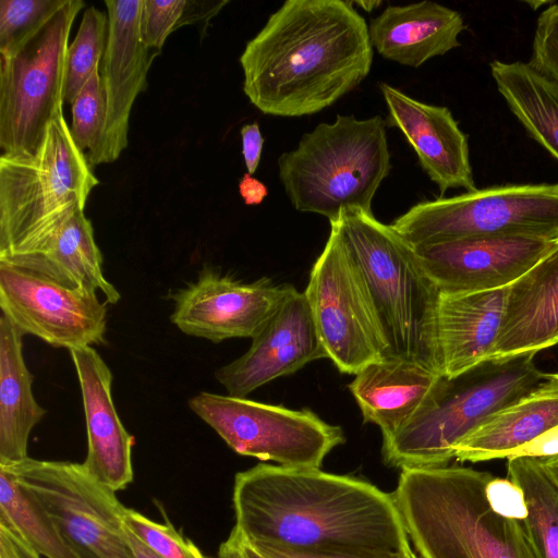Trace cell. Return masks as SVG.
I'll return each mask as SVG.
<instances>
[{
	"mask_svg": "<svg viewBox=\"0 0 558 558\" xmlns=\"http://www.w3.org/2000/svg\"><path fill=\"white\" fill-rule=\"evenodd\" d=\"M507 473L523 492L527 514L522 522L536 555L558 558V485L539 458L510 457Z\"/></svg>",
	"mask_w": 558,
	"mask_h": 558,
	"instance_id": "28",
	"label": "cell"
},
{
	"mask_svg": "<svg viewBox=\"0 0 558 558\" xmlns=\"http://www.w3.org/2000/svg\"><path fill=\"white\" fill-rule=\"evenodd\" d=\"M235 527L251 543L299 551L410 549L393 494L349 475L267 463L238 472Z\"/></svg>",
	"mask_w": 558,
	"mask_h": 558,
	"instance_id": "1",
	"label": "cell"
},
{
	"mask_svg": "<svg viewBox=\"0 0 558 558\" xmlns=\"http://www.w3.org/2000/svg\"><path fill=\"white\" fill-rule=\"evenodd\" d=\"M0 558H40L4 519L0 518Z\"/></svg>",
	"mask_w": 558,
	"mask_h": 558,
	"instance_id": "39",
	"label": "cell"
},
{
	"mask_svg": "<svg viewBox=\"0 0 558 558\" xmlns=\"http://www.w3.org/2000/svg\"><path fill=\"white\" fill-rule=\"evenodd\" d=\"M439 376L420 364L387 357L362 368L348 388L364 423L377 425L387 438L423 407Z\"/></svg>",
	"mask_w": 558,
	"mask_h": 558,
	"instance_id": "23",
	"label": "cell"
},
{
	"mask_svg": "<svg viewBox=\"0 0 558 558\" xmlns=\"http://www.w3.org/2000/svg\"><path fill=\"white\" fill-rule=\"evenodd\" d=\"M189 408L235 453L281 466L320 469L327 454L345 442L340 426L310 409L291 410L207 391L192 397Z\"/></svg>",
	"mask_w": 558,
	"mask_h": 558,
	"instance_id": "10",
	"label": "cell"
},
{
	"mask_svg": "<svg viewBox=\"0 0 558 558\" xmlns=\"http://www.w3.org/2000/svg\"><path fill=\"white\" fill-rule=\"evenodd\" d=\"M351 3L362 8L366 12H372L380 7L383 1H351Z\"/></svg>",
	"mask_w": 558,
	"mask_h": 558,
	"instance_id": "46",
	"label": "cell"
},
{
	"mask_svg": "<svg viewBox=\"0 0 558 558\" xmlns=\"http://www.w3.org/2000/svg\"><path fill=\"white\" fill-rule=\"evenodd\" d=\"M328 359L307 298L294 290L252 338L250 349L219 367L215 377L229 396L245 398L267 383Z\"/></svg>",
	"mask_w": 558,
	"mask_h": 558,
	"instance_id": "17",
	"label": "cell"
},
{
	"mask_svg": "<svg viewBox=\"0 0 558 558\" xmlns=\"http://www.w3.org/2000/svg\"><path fill=\"white\" fill-rule=\"evenodd\" d=\"M526 236H484L413 246L440 293L509 287L555 244Z\"/></svg>",
	"mask_w": 558,
	"mask_h": 558,
	"instance_id": "16",
	"label": "cell"
},
{
	"mask_svg": "<svg viewBox=\"0 0 558 558\" xmlns=\"http://www.w3.org/2000/svg\"><path fill=\"white\" fill-rule=\"evenodd\" d=\"M70 351L82 392L87 433V454L82 463L87 475L117 493L133 482L134 437L119 418L112 393V374L90 345Z\"/></svg>",
	"mask_w": 558,
	"mask_h": 558,
	"instance_id": "19",
	"label": "cell"
},
{
	"mask_svg": "<svg viewBox=\"0 0 558 558\" xmlns=\"http://www.w3.org/2000/svg\"><path fill=\"white\" fill-rule=\"evenodd\" d=\"M0 518L46 558H80L45 507L0 466Z\"/></svg>",
	"mask_w": 558,
	"mask_h": 558,
	"instance_id": "29",
	"label": "cell"
},
{
	"mask_svg": "<svg viewBox=\"0 0 558 558\" xmlns=\"http://www.w3.org/2000/svg\"><path fill=\"white\" fill-rule=\"evenodd\" d=\"M125 533L135 558H160L143 544L125 525Z\"/></svg>",
	"mask_w": 558,
	"mask_h": 558,
	"instance_id": "44",
	"label": "cell"
},
{
	"mask_svg": "<svg viewBox=\"0 0 558 558\" xmlns=\"http://www.w3.org/2000/svg\"><path fill=\"white\" fill-rule=\"evenodd\" d=\"M541 459V458H539ZM542 463L549 474V476L554 480V482L558 485V456L542 458Z\"/></svg>",
	"mask_w": 558,
	"mask_h": 558,
	"instance_id": "45",
	"label": "cell"
},
{
	"mask_svg": "<svg viewBox=\"0 0 558 558\" xmlns=\"http://www.w3.org/2000/svg\"><path fill=\"white\" fill-rule=\"evenodd\" d=\"M554 456H558V426L521 446L510 457H532L542 459Z\"/></svg>",
	"mask_w": 558,
	"mask_h": 558,
	"instance_id": "41",
	"label": "cell"
},
{
	"mask_svg": "<svg viewBox=\"0 0 558 558\" xmlns=\"http://www.w3.org/2000/svg\"><path fill=\"white\" fill-rule=\"evenodd\" d=\"M218 555L223 558H267L235 527L232 529L229 537L221 543Z\"/></svg>",
	"mask_w": 558,
	"mask_h": 558,
	"instance_id": "42",
	"label": "cell"
},
{
	"mask_svg": "<svg viewBox=\"0 0 558 558\" xmlns=\"http://www.w3.org/2000/svg\"><path fill=\"white\" fill-rule=\"evenodd\" d=\"M373 56L368 26L351 1L288 0L245 45L243 92L265 114H314L355 89Z\"/></svg>",
	"mask_w": 558,
	"mask_h": 558,
	"instance_id": "2",
	"label": "cell"
},
{
	"mask_svg": "<svg viewBox=\"0 0 558 558\" xmlns=\"http://www.w3.org/2000/svg\"><path fill=\"white\" fill-rule=\"evenodd\" d=\"M108 34L100 77L106 123L100 146L88 160L93 168L117 160L128 146L130 116L136 97L147 88V74L159 53L141 37L143 0H106Z\"/></svg>",
	"mask_w": 558,
	"mask_h": 558,
	"instance_id": "15",
	"label": "cell"
},
{
	"mask_svg": "<svg viewBox=\"0 0 558 558\" xmlns=\"http://www.w3.org/2000/svg\"><path fill=\"white\" fill-rule=\"evenodd\" d=\"M529 63L558 84V3L546 8L537 19Z\"/></svg>",
	"mask_w": 558,
	"mask_h": 558,
	"instance_id": "35",
	"label": "cell"
},
{
	"mask_svg": "<svg viewBox=\"0 0 558 558\" xmlns=\"http://www.w3.org/2000/svg\"><path fill=\"white\" fill-rule=\"evenodd\" d=\"M391 227L412 246L484 238L558 240V183L493 186L415 204Z\"/></svg>",
	"mask_w": 558,
	"mask_h": 558,
	"instance_id": "8",
	"label": "cell"
},
{
	"mask_svg": "<svg viewBox=\"0 0 558 558\" xmlns=\"http://www.w3.org/2000/svg\"><path fill=\"white\" fill-rule=\"evenodd\" d=\"M376 316L388 359L442 375L437 314L440 292L414 247L373 213L343 209L331 222Z\"/></svg>",
	"mask_w": 558,
	"mask_h": 558,
	"instance_id": "4",
	"label": "cell"
},
{
	"mask_svg": "<svg viewBox=\"0 0 558 558\" xmlns=\"http://www.w3.org/2000/svg\"><path fill=\"white\" fill-rule=\"evenodd\" d=\"M242 155L247 173L254 174L262 157L264 137L257 122L244 124L241 128Z\"/></svg>",
	"mask_w": 558,
	"mask_h": 558,
	"instance_id": "40",
	"label": "cell"
},
{
	"mask_svg": "<svg viewBox=\"0 0 558 558\" xmlns=\"http://www.w3.org/2000/svg\"><path fill=\"white\" fill-rule=\"evenodd\" d=\"M216 558H223V557H221L220 555H217V557H216Z\"/></svg>",
	"mask_w": 558,
	"mask_h": 558,
	"instance_id": "47",
	"label": "cell"
},
{
	"mask_svg": "<svg viewBox=\"0 0 558 558\" xmlns=\"http://www.w3.org/2000/svg\"><path fill=\"white\" fill-rule=\"evenodd\" d=\"M108 34V15L90 5L69 44L65 64L64 101L72 104L93 72L99 69Z\"/></svg>",
	"mask_w": 558,
	"mask_h": 558,
	"instance_id": "30",
	"label": "cell"
},
{
	"mask_svg": "<svg viewBox=\"0 0 558 558\" xmlns=\"http://www.w3.org/2000/svg\"><path fill=\"white\" fill-rule=\"evenodd\" d=\"M327 356L340 373L355 375L387 359V344L337 229L313 265L304 290Z\"/></svg>",
	"mask_w": 558,
	"mask_h": 558,
	"instance_id": "12",
	"label": "cell"
},
{
	"mask_svg": "<svg viewBox=\"0 0 558 558\" xmlns=\"http://www.w3.org/2000/svg\"><path fill=\"white\" fill-rule=\"evenodd\" d=\"M124 525L160 558H207L198 547L185 538L170 522L158 523L126 508Z\"/></svg>",
	"mask_w": 558,
	"mask_h": 558,
	"instance_id": "33",
	"label": "cell"
},
{
	"mask_svg": "<svg viewBox=\"0 0 558 558\" xmlns=\"http://www.w3.org/2000/svg\"><path fill=\"white\" fill-rule=\"evenodd\" d=\"M555 344H558V240L509 286L502 326L492 356L537 353Z\"/></svg>",
	"mask_w": 558,
	"mask_h": 558,
	"instance_id": "20",
	"label": "cell"
},
{
	"mask_svg": "<svg viewBox=\"0 0 558 558\" xmlns=\"http://www.w3.org/2000/svg\"><path fill=\"white\" fill-rule=\"evenodd\" d=\"M100 69L89 76L72 105V137L85 154L87 161L97 153L106 123V100Z\"/></svg>",
	"mask_w": 558,
	"mask_h": 558,
	"instance_id": "31",
	"label": "cell"
},
{
	"mask_svg": "<svg viewBox=\"0 0 558 558\" xmlns=\"http://www.w3.org/2000/svg\"><path fill=\"white\" fill-rule=\"evenodd\" d=\"M99 183L63 110L33 153L0 156V262L35 254Z\"/></svg>",
	"mask_w": 558,
	"mask_h": 558,
	"instance_id": "6",
	"label": "cell"
},
{
	"mask_svg": "<svg viewBox=\"0 0 558 558\" xmlns=\"http://www.w3.org/2000/svg\"><path fill=\"white\" fill-rule=\"evenodd\" d=\"M386 121L338 114L305 133L278 158L279 179L298 211L338 220L343 209L372 211L391 163Z\"/></svg>",
	"mask_w": 558,
	"mask_h": 558,
	"instance_id": "7",
	"label": "cell"
},
{
	"mask_svg": "<svg viewBox=\"0 0 558 558\" xmlns=\"http://www.w3.org/2000/svg\"><path fill=\"white\" fill-rule=\"evenodd\" d=\"M228 0L218 1H199L186 0L184 12L180 21L179 27L197 24L201 25L199 32L204 36L209 21L216 16L221 9L228 4Z\"/></svg>",
	"mask_w": 558,
	"mask_h": 558,
	"instance_id": "38",
	"label": "cell"
},
{
	"mask_svg": "<svg viewBox=\"0 0 558 558\" xmlns=\"http://www.w3.org/2000/svg\"><path fill=\"white\" fill-rule=\"evenodd\" d=\"M558 426V373H547L532 392L500 410L454 450L460 462L509 458L518 448Z\"/></svg>",
	"mask_w": 558,
	"mask_h": 558,
	"instance_id": "25",
	"label": "cell"
},
{
	"mask_svg": "<svg viewBox=\"0 0 558 558\" xmlns=\"http://www.w3.org/2000/svg\"><path fill=\"white\" fill-rule=\"evenodd\" d=\"M492 477L449 464L401 470L392 494L420 558H538L523 522L492 508Z\"/></svg>",
	"mask_w": 558,
	"mask_h": 558,
	"instance_id": "3",
	"label": "cell"
},
{
	"mask_svg": "<svg viewBox=\"0 0 558 558\" xmlns=\"http://www.w3.org/2000/svg\"><path fill=\"white\" fill-rule=\"evenodd\" d=\"M186 0H143L141 37L145 46L158 50L168 36L179 28Z\"/></svg>",
	"mask_w": 558,
	"mask_h": 558,
	"instance_id": "34",
	"label": "cell"
},
{
	"mask_svg": "<svg viewBox=\"0 0 558 558\" xmlns=\"http://www.w3.org/2000/svg\"><path fill=\"white\" fill-rule=\"evenodd\" d=\"M65 0H1L0 52L13 50L38 31Z\"/></svg>",
	"mask_w": 558,
	"mask_h": 558,
	"instance_id": "32",
	"label": "cell"
},
{
	"mask_svg": "<svg viewBox=\"0 0 558 558\" xmlns=\"http://www.w3.org/2000/svg\"><path fill=\"white\" fill-rule=\"evenodd\" d=\"M23 336L4 315L0 316V464L28 458V438L45 416L36 401L34 376L23 356Z\"/></svg>",
	"mask_w": 558,
	"mask_h": 558,
	"instance_id": "26",
	"label": "cell"
},
{
	"mask_svg": "<svg viewBox=\"0 0 558 558\" xmlns=\"http://www.w3.org/2000/svg\"><path fill=\"white\" fill-rule=\"evenodd\" d=\"M0 466L45 507L80 558H135L123 523L126 507L82 463L28 457Z\"/></svg>",
	"mask_w": 558,
	"mask_h": 558,
	"instance_id": "11",
	"label": "cell"
},
{
	"mask_svg": "<svg viewBox=\"0 0 558 558\" xmlns=\"http://www.w3.org/2000/svg\"><path fill=\"white\" fill-rule=\"evenodd\" d=\"M239 193L250 206L259 205L268 195L267 186L250 173H244L239 182Z\"/></svg>",
	"mask_w": 558,
	"mask_h": 558,
	"instance_id": "43",
	"label": "cell"
},
{
	"mask_svg": "<svg viewBox=\"0 0 558 558\" xmlns=\"http://www.w3.org/2000/svg\"><path fill=\"white\" fill-rule=\"evenodd\" d=\"M293 290L266 277L243 282L206 267L174 294L170 320L180 331L215 343L252 339Z\"/></svg>",
	"mask_w": 558,
	"mask_h": 558,
	"instance_id": "14",
	"label": "cell"
},
{
	"mask_svg": "<svg viewBox=\"0 0 558 558\" xmlns=\"http://www.w3.org/2000/svg\"><path fill=\"white\" fill-rule=\"evenodd\" d=\"M487 499L498 513L523 521L527 514L521 488L507 478L492 477L486 486Z\"/></svg>",
	"mask_w": 558,
	"mask_h": 558,
	"instance_id": "37",
	"label": "cell"
},
{
	"mask_svg": "<svg viewBox=\"0 0 558 558\" xmlns=\"http://www.w3.org/2000/svg\"><path fill=\"white\" fill-rule=\"evenodd\" d=\"M379 89L388 110L386 125L404 135L440 194L450 189L476 190L468 136L451 111L414 99L387 83H379Z\"/></svg>",
	"mask_w": 558,
	"mask_h": 558,
	"instance_id": "18",
	"label": "cell"
},
{
	"mask_svg": "<svg viewBox=\"0 0 558 558\" xmlns=\"http://www.w3.org/2000/svg\"><path fill=\"white\" fill-rule=\"evenodd\" d=\"M508 290L509 287L440 293L437 328L442 375H458L492 356L502 326Z\"/></svg>",
	"mask_w": 558,
	"mask_h": 558,
	"instance_id": "22",
	"label": "cell"
},
{
	"mask_svg": "<svg viewBox=\"0 0 558 558\" xmlns=\"http://www.w3.org/2000/svg\"><path fill=\"white\" fill-rule=\"evenodd\" d=\"M535 354L492 356L458 375H440L413 417L383 438L384 463L400 470L448 465L463 439L543 383L547 373L537 368Z\"/></svg>",
	"mask_w": 558,
	"mask_h": 558,
	"instance_id": "5",
	"label": "cell"
},
{
	"mask_svg": "<svg viewBox=\"0 0 558 558\" xmlns=\"http://www.w3.org/2000/svg\"><path fill=\"white\" fill-rule=\"evenodd\" d=\"M490 72L515 118L558 160V84L529 62L495 60Z\"/></svg>",
	"mask_w": 558,
	"mask_h": 558,
	"instance_id": "27",
	"label": "cell"
},
{
	"mask_svg": "<svg viewBox=\"0 0 558 558\" xmlns=\"http://www.w3.org/2000/svg\"><path fill=\"white\" fill-rule=\"evenodd\" d=\"M252 544L267 558H420L412 548L403 550L362 549L342 551H299L262 543Z\"/></svg>",
	"mask_w": 558,
	"mask_h": 558,
	"instance_id": "36",
	"label": "cell"
},
{
	"mask_svg": "<svg viewBox=\"0 0 558 558\" xmlns=\"http://www.w3.org/2000/svg\"><path fill=\"white\" fill-rule=\"evenodd\" d=\"M0 307L24 335L56 348L72 350L105 341L107 307L97 293L1 262Z\"/></svg>",
	"mask_w": 558,
	"mask_h": 558,
	"instance_id": "13",
	"label": "cell"
},
{
	"mask_svg": "<svg viewBox=\"0 0 558 558\" xmlns=\"http://www.w3.org/2000/svg\"><path fill=\"white\" fill-rule=\"evenodd\" d=\"M464 28L459 12L437 2L421 1L387 7L371 20L368 33L373 48L383 58L418 68L459 47Z\"/></svg>",
	"mask_w": 558,
	"mask_h": 558,
	"instance_id": "21",
	"label": "cell"
},
{
	"mask_svg": "<svg viewBox=\"0 0 558 558\" xmlns=\"http://www.w3.org/2000/svg\"><path fill=\"white\" fill-rule=\"evenodd\" d=\"M62 286L105 295L116 304L120 293L102 271V255L95 241L94 229L84 210L73 213L32 255L4 260Z\"/></svg>",
	"mask_w": 558,
	"mask_h": 558,
	"instance_id": "24",
	"label": "cell"
},
{
	"mask_svg": "<svg viewBox=\"0 0 558 558\" xmlns=\"http://www.w3.org/2000/svg\"><path fill=\"white\" fill-rule=\"evenodd\" d=\"M85 5L64 4L31 37L0 52V147L2 154H27L40 145L62 111L69 36Z\"/></svg>",
	"mask_w": 558,
	"mask_h": 558,
	"instance_id": "9",
	"label": "cell"
}]
</instances>
